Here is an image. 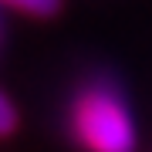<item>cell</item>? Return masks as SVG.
I'll use <instances>...</instances> for the list:
<instances>
[{
    "label": "cell",
    "mask_w": 152,
    "mask_h": 152,
    "mask_svg": "<svg viewBox=\"0 0 152 152\" xmlns=\"http://www.w3.org/2000/svg\"><path fill=\"white\" fill-rule=\"evenodd\" d=\"M71 132L85 152H135V122L112 88L88 85L71 102Z\"/></svg>",
    "instance_id": "6da1fadb"
},
{
    "label": "cell",
    "mask_w": 152,
    "mask_h": 152,
    "mask_svg": "<svg viewBox=\"0 0 152 152\" xmlns=\"http://www.w3.org/2000/svg\"><path fill=\"white\" fill-rule=\"evenodd\" d=\"M17 122H20L17 105L10 102V95H7V91H0V139L14 135V132H17Z\"/></svg>",
    "instance_id": "3957f363"
},
{
    "label": "cell",
    "mask_w": 152,
    "mask_h": 152,
    "mask_svg": "<svg viewBox=\"0 0 152 152\" xmlns=\"http://www.w3.org/2000/svg\"><path fill=\"white\" fill-rule=\"evenodd\" d=\"M4 7H10L17 14H27V17H37V20H48V17L61 14L64 0H0Z\"/></svg>",
    "instance_id": "7a4b0ae2"
}]
</instances>
